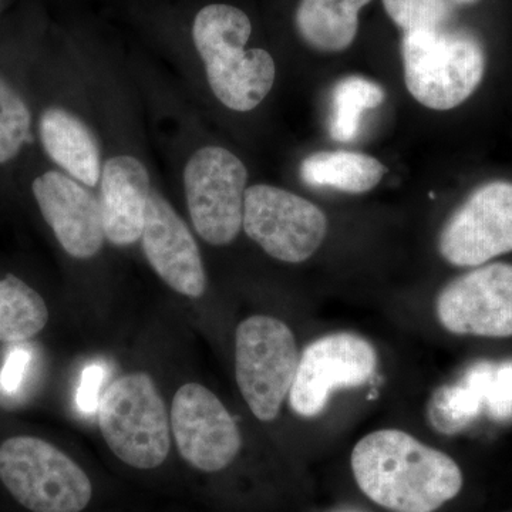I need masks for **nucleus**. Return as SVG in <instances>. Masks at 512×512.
I'll list each match as a JSON object with an SVG mask.
<instances>
[{"instance_id":"17","label":"nucleus","mask_w":512,"mask_h":512,"mask_svg":"<svg viewBox=\"0 0 512 512\" xmlns=\"http://www.w3.org/2000/svg\"><path fill=\"white\" fill-rule=\"evenodd\" d=\"M370 0H302L295 15L299 35L319 52H343L355 42L359 12Z\"/></svg>"},{"instance_id":"10","label":"nucleus","mask_w":512,"mask_h":512,"mask_svg":"<svg viewBox=\"0 0 512 512\" xmlns=\"http://www.w3.org/2000/svg\"><path fill=\"white\" fill-rule=\"evenodd\" d=\"M439 252L458 268H477L510 254L512 183L493 181L473 191L441 229Z\"/></svg>"},{"instance_id":"7","label":"nucleus","mask_w":512,"mask_h":512,"mask_svg":"<svg viewBox=\"0 0 512 512\" xmlns=\"http://www.w3.org/2000/svg\"><path fill=\"white\" fill-rule=\"evenodd\" d=\"M247 181V167L227 148H200L188 160L184 170L188 212L195 231L208 244L224 247L238 237Z\"/></svg>"},{"instance_id":"4","label":"nucleus","mask_w":512,"mask_h":512,"mask_svg":"<svg viewBox=\"0 0 512 512\" xmlns=\"http://www.w3.org/2000/svg\"><path fill=\"white\" fill-rule=\"evenodd\" d=\"M99 424L107 446L123 463L153 470L170 453V419L153 377L121 376L101 394Z\"/></svg>"},{"instance_id":"25","label":"nucleus","mask_w":512,"mask_h":512,"mask_svg":"<svg viewBox=\"0 0 512 512\" xmlns=\"http://www.w3.org/2000/svg\"><path fill=\"white\" fill-rule=\"evenodd\" d=\"M448 2L453 3L457 8V6L474 5V3L480 2V0H448Z\"/></svg>"},{"instance_id":"23","label":"nucleus","mask_w":512,"mask_h":512,"mask_svg":"<svg viewBox=\"0 0 512 512\" xmlns=\"http://www.w3.org/2000/svg\"><path fill=\"white\" fill-rule=\"evenodd\" d=\"M104 379H106V369L100 363H93L83 370L76 396L80 412L86 414L99 412L101 386H103Z\"/></svg>"},{"instance_id":"3","label":"nucleus","mask_w":512,"mask_h":512,"mask_svg":"<svg viewBox=\"0 0 512 512\" xmlns=\"http://www.w3.org/2000/svg\"><path fill=\"white\" fill-rule=\"evenodd\" d=\"M402 56L407 90L427 109H456L483 82V45L467 30L447 25L404 32Z\"/></svg>"},{"instance_id":"5","label":"nucleus","mask_w":512,"mask_h":512,"mask_svg":"<svg viewBox=\"0 0 512 512\" xmlns=\"http://www.w3.org/2000/svg\"><path fill=\"white\" fill-rule=\"evenodd\" d=\"M0 480L32 512H82L93 495L79 464L33 436L10 437L0 444Z\"/></svg>"},{"instance_id":"18","label":"nucleus","mask_w":512,"mask_h":512,"mask_svg":"<svg viewBox=\"0 0 512 512\" xmlns=\"http://www.w3.org/2000/svg\"><path fill=\"white\" fill-rule=\"evenodd\" d=\"M386 167L356 151H318L302 161L301 178L309 187H330L346 194H365L380 184Z\"/></svg>"},{"instance_id":"19","label":"nucleus","mask_w":512,"mask_h":512,"mask_svg":"<svg viewBox=\"0 0 512 512\" xmlns=\"http://www.w3.org/2000/svg\"><path fill=\"white\" fill-rule=\"evenodd\" d=\"M49 322L45 299L32 286L8 274L0 279V342L35 338Z\"/></svg>"},{"instance_id":"12","label":"nucleus","mask_w":512,"mask_h":512,"mask_svg":"<svg viewBox=\"0 0 512 512\" xmlns=\"http://www.w3.org/2000/svg\"><path fill=\"white\" fill-rule=\"evenodd\" d=\"M171 429L181 457L204 473H217L238 457L241 431L227 407L207 387L187 383L175 393Z\"/></svg>"},{"instance_id":"13","label":"nucleus","mask_w":512,"mask_h":512,"mask_svg":"<svg viewBox=\"0 0 512 512\" xmlns=\"http://www.w3.org/2000/svg\"><path fill=\"white\" fill-rule=\"evenodd\" d=\"M141 242L147 261L165 284L188 298L204 295L207 274L197 241L158 191L151 190L148 197Z\"/></svg>"},{"instance_id":"8","label":"nucleus","mask_w":512,"mask_h":512,"mask_svg":"<svg viewBox=\"0 0 512 512\" xmlns=\"http://www.w3.org/2000/svg\"><path fill=\"white\" fill-rule=\"evenodd\" d=\"M242 229L272 258L301 264L325 241L328 220L313 202L282 188L256 184L245 191Z\"/></svg>"},{"instance_id":"15","label":"nucleus","mask_w":512,"mask_h":512,"mask_svg":"<svg viewBox=\"0 0 512 512\" xmlns=\"http://www.w3.org/2000/svg\"><path fill=\"white\" fill-rule=\"evenodd\" d=\"M100 178L104 237L116 247L134 244L143 235L151 192L146 165L133 156L113 157Z\"/></svg>"},{"instance_id":"16","label":"nucleus","mask_w":512,"mask_h":512,"mask_svg":"<svg viewBox=\"0 0 512 512\" xmlns=\"http://www.w3.org/2000/svg\"><path fill=\"white\" fill-rule=\"evenodd\" d=\"M47 156L73 180L96 187L101 177L100 146L93 131L72 111L49 107L39 123Z\"/></svg>"},{"instance_id":"9","label":"nucleus","mask_w":512,"mask_h":512,"mask_svg":"<svg viewBox=\"0 0 512 512\" xmlns=\"http://www.w3.org/2000/svg\"><path fill=\"white\" fill-rule=\"evenodd\" d=\"M379 356L369 340L352 332H336L313 340L299 356L289 392L293 413L316 417L335 390L365 386L376 375Z\"/></svg>"},{"instance_id":"20","label":"nucleus","mask_w":512,"mask_h":512,"mask_svg":"<svg viewBox=\"0 0 512 512\" xmlns=\"http://www.w3.org/2000/svg\"><path fill=\"white\" fill-rule=\"evenodd\" d=\"M386 99L383 87L366 77L339 80L330 93V137L339 143L355 140L365 111L376 109Z\"/></svg>"},{"instance_id":"22","label":"nucleus","mask_w":512,"mask_h":512,"mask_svg":"<svg viewBox=\"0 0 512 512\" xmlns=\"http://www.w3.org/2000/svg\"><path fill=\"white\" fill-rule=\"evenodd\" d=\"M383 5L404 32L447 26L456 9L448 0H383Z\"/></svg>"},{"instance_id":"24","label":"nucleus","mask_w":512,"mask_h":512,"mask_svg":"<svg viewBox=\"0 0 512 512\" xmlns=\"http://www.w3.org/2000/svg\"><path fill=\"white\" fill-rule=\"evenodd\" d=\"M29 362V355L23 350H15L9 356L8 362L2 370V377H0V386L3 389L12 392L18 389L20 382H22L23 372H25L26 365Z\"/></svg>"},{"instance_id":"14","label":"nucleus","mask_w":512,"mask_h":512,"mask_svg":"<svg viewBox=\"0 0 512 512\" xmlns=\"http://www.w3.org/2000/svg\"><path fill=\"white\" fill-rule=\"evenodd\" d=\"M40 212L64 251L77 259L99 254L104 242L100 201L72 177L47 171L32 184Z\"/></svg>"},{"instance_id":"21","label":"nucleus","mask_w":512,"mask_h":512,"mask_svg":"<svg viewBox=\"0 0 512 512\" xmlns=\"http://www.w3.org/2000/svg\"><path fill=\"white\" fill-rule=\"evenodd\" d=\"M32 116L28 104L0 76V164L13 160L30 141Z\"/></svg>"},{"instance_id":"11","label":"nucleus","mask_w":512,"mask_h":512,"mask_svg":"<svg viewBox=\"0 0 512 512\" xmlns=\"http://www.w3.org/2000/svg\"><path fill=\"white\" fill-rule=\"evenodd\" d=\"M436 313L453 335L511 338L512 265H481L453 279L437 296Z\"/></svg>"},{"instance_id":"6","label":"nucleus","mask_w":512,"mask_h":512,"mask_svg":"<svg viewBox=\"0 0 512 512\" xmlns=\"http://www.w3.org/2000/svg\"><path fill=\"white\" fill-rule=\"evenodd\" d=\"M291 328L272 316L239 323L235 335V375L239 392L256 419L274 421L291 392L299 363Z\"/></svg>"},{"instance_id":"2","label":"nucleus","mask_w":512,"mask_h":512,"mask_svg":"<svg viewBox=\"0 0 512 512\" xmlns=\"http://www.w3.org/2000/svg\"><path fill=\"white\" fill-rule=\"evenodd\" d=\"M251 33L247 13L231 5L205 6L192 25V40L212 93L239 113L256 109L275 83L272 56L264 49L245 50Z\"/></svg>"},{"instance_id":"1","label":"nucleus","mask_w":512,"mask_h":512,"mask_svg":"<svg viewBox=\"0 0 512 512\" xmlns=\"http://www.w3.org/2000/svg\"><path fill=\"white\" fill-rule=\"evenodd\" d=\"M350 466L360 491L392 512H436L464 484L453 458L397 429L373 431L357 441Z\"/></svg>"}]
</instances>
